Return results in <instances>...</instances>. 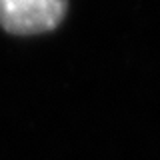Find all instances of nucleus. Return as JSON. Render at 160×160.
I'll return each instance as SVG.
<instances>
[{
	"label": "nucleus",
	"mask_w": 160,
	"mask_h": 160,
	"mask_svg": "<svg viewBox=\"0 0 160 160\" xmlns=\"http://www.w3.org/2000/svg\"><path fill=\"white\" fill-rule=\"evenodd\" d=\"M66 0H0V24L14 34L52 30L62 20Z\"/></svg>",
	"instance_id": "nucleus-1"
}]
</instances>
